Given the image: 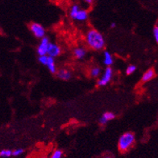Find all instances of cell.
<instances>
[{
    "label": "cell",
    "instance_id": "cell-1",
    "mask_svg": "<svg viewBox=\"0 0 158 158\" xmlns=\"http://www.w3.org/2000/svg\"><path fill=\"white\" fill-rule=\"evenodd\" d=\"M85 42L89 48L94 51H101L105 48L106 41L103 35L98 30L91 28L85 34Z\"/></svg>",
    "mask_w": 158,
    "mask_h": 158
},
{
    "label": "cell",
    "instance_id": "cell-2",
    "mask_svg": "<svg viewBox=\"0 0 158 158\" xmlns=\"http://www.w3.org/2000/svg\"><path fill=\"white\" fill-rule=\"evenodd\" d=\"M135 143V135L131 131H127L121 135L118 141V148L121 152H127Z\"/></svg>",
    "mask_w": 158,
    "mask_h": 158
},
{
    "label": "cell",
    "instance_id": "cell-3",
    "mask_svg": "<svg viewBox=\"0 0 158 158\" xmlns=\"http://www.w3.org/2000/svg\"><path fill=\"white\" fill-rule=\"evenodd\" d=\"M69 17L73 20L77 22H85L89 18V13L85 9H83L78 4H73L69 11Z\"/></svg>",
    "mask_w": 158,
    "mask_h": 158
},
{
    "label": "cell",
    "instance_id": "cell-4",
    "mask_svg": "<svg viewBox=\"0 0 158 158\" xmlns=\"http://www.w3.org/2000/svg\"><path fill=\"white\" fill-rule=\"evenodd\" d=\"M29 29L32 35L37 39L41 40L45 36V29L40 23L32 22L29 24Z\"/></svg>",
    "mask_w": 158,
    "mask_h": 158
},
{
    "label": "cell",
    "instance_id": "cell-5",
    "mask_svg": "<svg viewBox=\"0 0 158 158\" xmlns=\"http://www.w3.org/2000/svg\"><path fill=\"white\" fill-rule=\"evenodd\" d=\"M113 76V69L110 66L106 67V69H104L103 73H102V77L98 79L97 81V85L98 86H105L109 83L112 78Z\"/></svg>",
    "mask_w": 158,
    "mask_h": 158
},
{
    "label": "cell",
    "instance_id": "cell-6",
    "mask_svg": "<svg viewBox=\"0 0 158 158\" xmlns=\"http://www.w3.org/2000/svg\"><path fill=\"white\" fill-rule=\"evenodd\" d=\"M50 43L51 42L49 41V39L47 36H44V38H42L40 44H38L37 48H36V52H37V54L39 56L47 55Z\"/></svg>",
    "mask_w": 158,
    "mask_h": 158
},
{
    "label": "cell",
    "instance_id": "cell-7",
    "mask_svg": "<svg viewBox=\"0 0 158 158\" xmlns=\"http://www.w3.org/2000/svg\"><path fill=\"white\" fill-rule=\"evenodd\" d=\"M60 52H61V48H60V47L58 44H53V43H50L47 55L55 58L56 56H60Z\"/></svg>",
    "mask_w": 158,
    "mask_h": 158
},
{
    "label": "cell",
    "instance_id": "cell-8",
    "mask_svg": "<svg viewBox=\"0 0 158 158\" xmlns=\"http://www.w3.org/2000/svg\"><path fill=\"white\" fill-rule=\"evenodd\" d=\"M56 76L60 80L68 81L72 77V73L67 69H60L56 71Z\"/></svg>",
    "mask_w": 158,
    "mask_h": 158
},
{
    "label": "cell",
    "instance_id": "cell-9",
    "mask_svg": "<svg viewBox=\"0 0 158 158\" xmlns=\"http://www.w3.org/2000/svg\"><path fill=\"white\" fill-rule=\"evenodd\" d=\"M155 77H156V72H155L153 69L151 68V69H148V70H146L143 73V74L142 75L141 81L143 82V83H145V82H148V81L152 80Z\"/></svg>",
    "mask_w": 158,
    "mask_h": 158
},
{
    "label": "cell",
    "instance_id": "cell-10",
    "mask_svg": "<svg viewBox=\"0 0 158 158\" xmlns=\"http://www.w3.org/2000/svg\"><path fill=\"white\" fill-rule=\"evenodd\" d=\"M73 54L74 56V57L77 60H82L85 57L87 52H86V50L83 47H77V48H75L73 51Z\"/></svg>",
    "mask_w": 158,
    "mask_h": 158
},
{
    "label": "cell",
    "instance_id": "cell-11",
    "mask_svg": "<svg viewBox=\"0 0 158 158\" xmlns=\"http://www.w3.org/2000/svg\"><path fill=\"white\" fill-rule=\"evenodd\" d=\"M115 118V114L110 111H106L99 118V123L101 125H105L108 123L109 121L113 120Z\"/></svg>",
    "mask_w": 158,
    "mask_h": 158
},
{
    "label": "cell",
    "instance_id": "cell-12",
    "mask_svg": "<svg viewBox=\"0 0 158 158\" xmlns=\"http://www.w3.org/2000/svg\"><path fill=\"white\" fill-rule=\"evenodd\" d=\"M46 67L48 68V71H49L50 73H52V74H56V63H55V60L54 57H52V56H50L48 57V63L46 64Z\"/></svg>",
    "mask_w": 158,
    "mask_h": 158
},
{
    "label": "cell",
    "instance_id": "cell-13",
    "mask_svg": "<svg viewBox=\"0 0 158 158\" xmlns=\"http://www.w3.org/2000/svg\"><path fill=\"white\" fill-rule=\"evenodd\" d=\"M114 62V59H113L112 55L110 54L108 51H105L103 52V64L106 67L111 66Z\"/></svg>",
    "mask_w": 158,
    "mask_h": 158
},
{
    "label": "cell",
    "instance_id": "cell-14",
    "mask_svg": "<svg viewBox=\"0 0 158 158\" xmlns=\"http://www.w3.org/2000/svg\"><path fill=\"white\" fill-rule=\"evenodd\" d=\"M102 73V69L101 68L98 66H94V67H92L90 70H89V75H90V77H99V75L101 74Z\"/></svg>",
    "mask_w": 158,
    "mask_h": 158
},
{
    "label": "cell",
    "instance_id": "cell-15",
    "mask_svg": "<svg viewBox=\"0 0 158 158\" xmlns=\"http://www.w3.org/2000/svg\"><path fill=\"white\" fill-rule=\"evenodd\" d=\"M11 156H13V151H11L10 149H2L0 152V156L1 157L7 158Z\"/></svg>",
    "mask_w": 158,
    "mask_h": 158
},
{
    "label": "cell",
    "instance_id": "cell-16",
    "mask_svg": "<svg viewBox=\"0 0 158 158\" xmlns=\"http://www.w3.org/2000/svg\"><path fill=\"white\" fill-rule=\"evenodd\" d=\"M135 70H136V66L135 64H129L126 69V74L131 75L132 73H135Z\"/></svg>",
    "mask_w": 158,
    "mask_h": 158
},
{
    "label": "cell",
    "instance_id": "cell-17",
    "mask_svg": "<svg viewBox=\"0 0 158 158\" xmlns=\"http://www.w3.org/2000/svg\"><path fill=\"white\" fill-rule=\"evenodd\" d=\"M62 151L60 149H56L55 150L54 152H52V156H51V157L50 158H61L62 157Z\"/></svg>",
    "mask_w": 158,
    "mask_h": 158
},
{
    "label": "cell",
    "instance_id": "cell-18",
    "mask_svg": "<svg viewBox=\"0 0 158 158\" xmlns=\"http://www.w3.org/2000/svg\"><path fill=\"white\" fill-rule=\"evenodd\" d=\"M152 32H153V37L156 40V42L158 44V23H156L153 27V30H152Z\"/></svg>",
    "mask_w": 158,
    "mask_h": 158
},
{
    "label": "cell",
    "instance_id": "cell-19",
    "mask_svg": "<svg viewBox=\"0 0 158 158\" xmlns=\"http://www.w3.org/2000/svg\"><path fill=\"white\" fill-rule=\"evenodd\" d=\"M23 152V150L22 149V148H17V149L13 151V156H19V155H21Z\"/></svg>",
    "mask_w": 158,
    "mask_h": 158
},
{
    "label": "cell",
    "instance_id": "cell-20",
    "mask_svg": "<svg viewBox=\"0 0 158 158\" xmlns=\"http://www.w3.org/2000/svg\"><path fill=\"white\" fill-rule=\"evenodd\" d=\"M82 1L87 5H92L94 2V0H82Z\"/></svg>",
    "mask_w": 158,
    "mask_h": 158
},
{
    "label": "cell",
    "instance_id": "cell-21",
    "mask_svg": "<svg viewBox=\"0 0 158 158\" xmlns=\"http://www.w3.org/2000/svg\"><path fill=\"white\" fill-rule=\"evenodd\" d=\"M110 28H115V27H116V23H114V22H112V23H110Z\"/></svg>",
    "mask_w": 158,
    "mask_h": 158
},
{
    "label": "cell",
    "instance_id": "cell-22",
    "mask_svg": "<svg viewBox=\"0 0 158 158\" xmlns=\"http://www.w3.org/2000/svg\"><path fill=\"white\" fill-rule=\"evenodd\" d=\"M40 158H48V157H47V156H40Z\"/></svg>",
    "mask_w": 158,
    "mask_h": 158
},
{
    "label": "cell",
    "instance_id": "cell-23",
    "mask_svg": "<svg viewBox=\"0 0 158 158\" xmlns=\"http://www.w3.org/2000/svg\"><path fill=\"white\" fill-rule=\"evenodd\" d=\"M105 158H112V157H110V156H106Z\"/></svg>",
    "mask_w": 158,
    "mask_h": 158
}]
</instances>
